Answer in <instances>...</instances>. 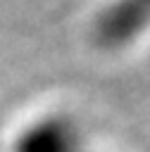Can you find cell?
Listing matches in <instances>:
<instances>
[{"label": "cell", "mask_w": 150, "mask_h": 152, "mask_svg": "<svg viewBox=\"0 0 150 152\" xmlns=\"http://www.w3.org/2000/svg\"><path fill=\"white\" fill-rule=\"evenodd\" d=\"M150 28V0H112L95 19V40L117 50Z\"/></svg>", "instance_id": "1"}, {"label": "cell", "mask_w": 150, "mask_h": 152, "mask_svg": "<svg viewBox=\"0 0 150 152\" xmlns=\"http://www.w3.org/2000/svg\"><path fill=\"white\" fill-rule=\"evenodd\" d=\"M14 152H81V133L74 119L48 114L21 128Z\"/></svg>", "instance_id": "2"}]
</instances>
